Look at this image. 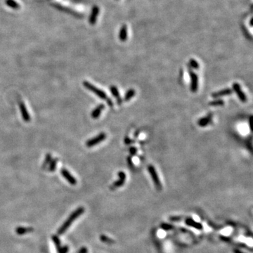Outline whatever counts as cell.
I'll use <instances>...</instances> for the list:
<instances>
[{
	"label": "cell",
	"mask_w": 253,
	"mask_h": 253,
	"mask_svg": "<svg viewBox=\"0 0 253 253\" xmlns=\"http://www.w3.org/2000/svg\"><path fill=\"white\" fill-rule=\"evenodd\" d=\"M83 85L84 87H86L88 90L91 91V92L95 94L98 97H99L101 99H104L106 100V102L108 103L109 106L113 107V103L111 101V99L110 98L108 97V96L106 95V94L101 89L97 88V87H95L94 85H93L92 84H91L90 82H87V81H84L83 82Z\"/></svg>",
	"instance_id": "6da1fadb"
},
{
	"label": "cell",
	"mask_w": 253,
	"mask_h": 253,
	"mask_svg": "<svg viewBox=\"0 0 253 253\" xmlns=\"http://www.w3.org/2000/svg\"><path fill=\"white\" fill-rule=\"evenodd\" d=\"M148 172H149L150 175H151L152 179H153V183H154L155 186H156V188L158 190H161L162 189V184H161V182L160 181V179L159 177H158V174H157V172L156 170V169H155L154 166H153V165H149V166L148 167Z\"/></svg>",
	"instance_id": "7a4b0ae2"
},
{
	"label": "cell",
	"mask_w": 253,
	"mask_h": 253,
	"mask_svg": "<svg viewBox=\"0 0 253 253\" xmlns=\"http://www.w3.org/2000/svg\"><path fill=\"white\" fill-rule=\"evenodd\" d=\"M106 137H107V136H106V133L101 132L98 134L97 136H94L92 139L87 140V141L86 142V146L88 148H92L93 146H96V145L104 141L106 139Z\"/></svg>",
	"instance_id": "3957f363"
},
{
	"label": "cell",
	"mask_w": 253,
	"mask_h": 253,
	"mask_svg": "<svg viewBox=\"0 0 253 253\" xmlns=\"http://www.w3.org/2000/svg\"><path fill=\"white\" fill-rule=\"evenodd\" d=\"M189 75L190 77V91L195 93L198 89V77L193 70L189 69Z\"/></svg>",
	"instance_id": "277c9868"
},
{
	"label": "cell",
	"mask_w": 253,
	"mask_h": 253,
	"mask_svg": "<svg viewBox=\"0 0 253 253\" xmlns=\"http://www.w3.org/2000/svg\"><path fill=\"white\" fill-rule=\"evenodd\" d=\"M233 90L236 93L238 97V99H240L241 102L245 103L246 101H247V97H246L245 94V93L242 91V89L240 88V84L238 83L235 82V83L233 84Z\"/></svg>",
	"instance_id": "5b68a950"
},
{
	"label": "cell",
	"mask_w": 253,
	"mask_h": 253,
	"mask_svg": "<svg viewBox=\"0 0 253 253\" xmlns=\"http://www.w3.org/2000/svg\"><path fill=\"white\" fill-rule=\"evenodd\" d=\"M18 106H19L20 111H21V113L23 120H24L25 122H30V115L29 113H28V110H27V108L24 104V103H23V101H19V103H18Z\"/></svg>",
	"instance_id": "8992f818"
},
{
	"label": "cell",
	"mask_w": 253,
	"mask_h": 253,
	"mask_svg": "<svg viewBox=\"0 0 253 253\" xmlns=\"http://www.w3.org/2000/svg\"><path fill=\"white\" fill-rule=\"evenodd\" d=\"M99 8L97 6H94V7L92 8V13H91L90 16H89V24L94 25L96 24V23H97V17L99 16Z\"/></svg>",
	"instance_id": "52a82bcc"
},
{
	"label": "cell",
	"mask_w": 253,
	"mask_h": 253,
	"mask_svg": "<svg viewBox=\"0 0 253 253\" xmlns=\"http://www.w3.org/2000/svg\"><path fill=\"white\" fill-rule=\"evenodd\" d=\"M117 175L118 177H119V180H117V181L115 182L112 185V187H111V188H112L113 189L122 186L124 183V182H125L126 174L124 172L122 171L119 172L117 173Z\"/></svg>",
	"instance_id": "ba28073f"
},
{
	"label": "cell",
	"mask_w": 253,
	"mask_h": 253,
	"mask_svg": "<svg viewBox=\"0 0 253 253\" xmlns=\"http://www.w3.org/2000/svg\"><path fill=\"white\" fill-rule=\"evenodd\" d=\"M233 94V90L230 88H226L222 90L219 91V92H214L212 94V97L215 98V99H219L220 97H225V96H229L230 94Z\"/></svg>",
	"instance_id": "9c48e42d"
},
{
	"label": "cell",
	"mask_w": 253,
	"mask_h": 253,
	"mask_svg": "<svg viewBox=\"0 0 253 253\" xmlns=\"http://www.w3.org/2000/svg\"><path fill=\"white\" fill-rule=\"evenodd\" d=\"M212 115H213L212 113H209L205 117H201L200 119L198 120V124L201 127H205V126L209 125L212 122Z\"/></svg>",
	"instance_id": "30bf717a"
},
{
	"label": "cell",
	"mask_w": 253,
	"mask_h": 253,
	"mask_svg": "<svg viewBox=\"0 0 253 253\" xmlns=\"http://www.w3.org/2000/svg\"><path fill=\"white\" fill-rule=\"evenodd\" d=\"M60 173H61V174L63 175L64 178H65L70 183L74 185L77 183V181H76L75 177H72L71 174L66 169L62 168L61 170H60Z\"/></svg>",
	"instance_id": "8fae6325"
},
{
	"label": "cell",
	"mask_w": 253,
	"mask_h": 253,
	"mask_svg": "<svg viewBox=\"0 0 253 253\" xmlns=\"http://www.w3.org/2000/svg\"><path fill=\"white\" fill-rule=\"evenodd\" d=\"M110 90H111V94H113V97L116 99V101H117L118 105L122 104V99L120 97V92L119 91H118V89L117 88V87L114 85L111 86V87H110Z\"/></svg>",
	"instance_id": "7c38bea8"
},
{
	"label": "cell",
	"mask_w": 253,
	"mask_h": 253,
	"mask_svg": "<svg viewBox=\"0 0 253 253\" xmlns=\"http://www.w3.org/2000/svg\"><path fill=\"white\" fill-rule=\"evenodd\" d=\"M54 6H55L56 8H58V9L60 10V11H65V12L69 13V14L76 16V17H77V18H81V17L82 16V15L80 14V13H77L75 12V11H72V9H70V8L64 7V6H60V5H59V4H54Z\"/></svg>",
	"instance_id": "4fadbf2b"
},
{
	"label": "cell",
	"mask_w": 253,
	"mask_h": 253,
	"mask_svg": "<svg viewBox=\"0 0 253 253\" xmlns=\"http://www.w3.org/2000/svg\"><path fill=\"white\" fill-rule=\"evenodd\" d=\"M104 108H105V105L101 104H99V106H97L93 110L92 114H91V116H92L93 119H97V118L100 116V115L101 114V112H102L103 110L104 109Z\"/></svg>",
	"instance_id": "5bb4252c"
},
{
	"label": "cell",
	"mask_w": 253,
	"mask_h": 253,
	"mask_svg": "<svg viewBox=\"0 0 253 253\" xmlns=\"http://www.w3.org/2000/svg\"><path fill=\"white\" fill-rule=\"evenodd\" d=\"M119 38L120 41L125 42L127 39V29H126V25H123L121 28L120 31Z\"/></svg>",
	"instance_id": "9a60e30c"
},
{
	"label": "cell",
	"mask_w": 253,
	"mask_h": 253,
	"mask_svg": "<svg viewBox=\"0 0 253 253\" xmlns=\"http://www.w3.org/2000/svg\"><path fill=\"white\" fill-rule=\"evenodd\" d=\"M5 4L7 5L8 7L13 9H19L21 7L20 4L15 0H5Z\"/></svg>",
	"instance_id": "2e32d148"
},
{
	"label": "cell",
	"mask_w": 253,
	"mask_h": 253,
	"mask_svg": "<svg viewBox=\"0 0 253 253\" xmlns=\"http://www.w3.org/2000/svg\"><path fill=\"white\" fill-rule=\"evenodd\" d=\"M135 94H136V91L134 89H130L126 92L125 95L124 97V101H128L131 100L133 97H134Z\"/></svg>",
	"instance_id": "e0dca14e"
},
{
	"label": "cell",
	"mask_w": 253,
	"mask_h": 253,
	"mask_svg": "<svg viewBox=\"0 0 253 253\" xmlns=\"http://www.w3.org/2000/svg\"><path fill=\"white\" fill-rule=\"evenodd\" d=\"M209 105L211 106H221L224 105V101L223 99H216L215 100L211 101L209 102Z\"/></svg>",
	"instance_id": "ac0fdd59"
},
{
	"label": "cell",
	"mask_w": 253,
	"mask_h": 253,
	"mask_svg": "<svg viewBox=\"0 0 253 253\" xmlns=\"http://www.w3.org/2000/svg\"><path fill=\"white\" fill-rule=\"evenodd\" d=\"M58 158H54V159H52L51 160L50 163L49 164V171L50 172H54L56 170V168L57 167V163H58Z\"/></svg>",
	"instance_id": "d6986e66"
},
{
	"label": "cell",
	"mask_w": 253,
	"mask_h": 253,
	"mask_svg": "<svg viewBox=\"0 0 253 253\" xmlns=\"http://www.w3.org/2000/svg\"><path fill=\"white\" fill-rule=\"evenodd\" d=\"M52 160V156L51 154H50V153H47L46 155V156H45L44 160L43 162V164H42V168H45L50 163L51 160Z\"/></svg>",
	"instance_id": "ffe728a7"
},
{
	"label": "cell",
	"mask_w": 253,
	"mask_h": 253,
	"mask_svg": "<svg viewBox=\"0 0 253 253\" xmlns=\"http://www.w3.org/2000/svg\"><path fill=\"white\" fill-rule=\"evenodd\" d=\"M189 67H192L193 68L198 70V69H199L200 65H199L198 63L195 60V59L191 58V59H190V60H189Z\"/></svg>",
	"instance_id": "44dd1931"
},
{
	"label": "cell",
	"mask_w": 253,
	"mask_h": 253,
	"mask_svg": "<svg viewBox=\"0 0 253 253\" xmlns=\"http://www.w3.org/2000/svg\"><path fill=\"white\" fill-rule=\"evenodd\" d=\"M186 222L189 226H191V227L196 228V229H201V226H200V224L195 223V222H193V221L191 220V219H188V220H187Z\"/></svg>",
	"instance_id": "7402d4cb"
},
{
	"label": "cell",
	"mask_w": 253,
	"mask_h": 253,
	"mask_svg": "<svg viewBox=\"0 0 253 253\" xmlns=\"http://www.w3.org/2000/svg\"><path fill=\"white\" fill-rule=\"evenodd\" d=\"M129 151L131 156H135L137 153V148L134 147V146H131V147L129 148Z\"/></svg>",
	"instance_id": "603a6c76"
},
{
	"label": "cell",
	"mask_w": 253,
	"mask_h": 253,
	"mask_svg": "<svg viewBox=\"0 0 253 253\" xmlns=\"http://www.w3.org/2000/svg\"><path fill=\"white\" fill-rule=\"evenodd\" d=\"M124 142H125L126 144H131V143H134V141H133V140H131L129 139V138H125V139H124Z\"/></svg>",
	"instance_id": "cb8c5ba5"
},
{
	"label": "cell",
	"mask_w": 253,
	"mask_h": 253,
	"mask_svg": "<svg viewBox=\"0 0 253 253\" xmlns=\"http://www.w3.org/2000/svg\"><path fill=\"white\" fill-rule=\"evenodd\" d=\"M127 162H128V164L130 167L133 166V163H132V160H131V157H128L127 158Z\"/></svg>",
	"instance_id": "d4e9b609"
},
{
	"label": "cell",
	"mask_w": 253,
	"mask_h": 253,
	"mask_svg": "<svg viewBox=\"0 0 253 253\" xmlns=\"http://www.w3.org/2000/svg\"><path fill=\"white\" fill-rule=\"evenodd\" d=\"M234 252L235 253H243V252H240V251L238 250H234Z\"/></svg>",
	"instance_id": "484cf974"
}]
</instances>
